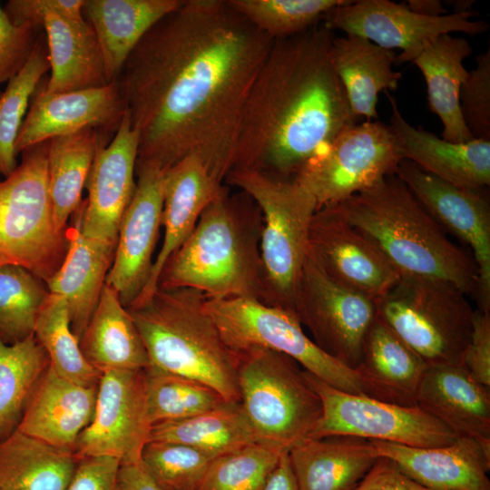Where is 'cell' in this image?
<instances>
[{
  "mask_svg": "<svg viewBox=\"0 0 490 490\" xmlns=\"http://www.w3.org/2000/svg\"><path fill=\"white\" fill-rule=\"evenodd\" d=\"M87 361L102 374L149 367L148 354L137 327L116 292L105 283L97 306L80 339Z\"/></svg>",
  "mask_w": 490,
  "mask_h": 490,
  "instance_id": "d6a6232c",
  "label": "cell"
},
{
  "mask_svg": "<svg viewBox=\"0 0 490 490\" xmlns=\"http://www.w3.org/2000/svg\"><path fill=\"white\" fill-rule=\"evenodd\" d=\"M43 29L51 70L50 77L44 79L47 92H74L109 83L100 45L85 20L49 12Z\"/></svg>",
  "mask_w": 490,
  "mask_h": 490,
  "instance_id": "f546056e",
  "label": "cell"
},
{
  "mask_svg": "<svg viewBox=\"0 0 490 490\" xmlns=\"http://www.w3.org/2000/svg\"><path fill=\"white\" fill-rule=\"evenodd\" d=\"M145 377L147 409L152 426L188 418L228 402L203 383L151 366L145 368Z\"/></svg>",
  "mask_w": 490,
  "mask_h": 490,
  "instance_id": "ab89813d",
  "label": "cell"
},
{
  "mask_svg": "<svg viewBox=\"0 0 490 490\" xmlns=\"http://www.w3.org/2000/svg\"><path fill=\"white\" fill-rule=\"evenodd\" d=\"M225 181L243 191L261 215L260 257L270 305L294 313L296 296L309 250L317 203L294 180L252 170H232Z\"/></svg>",
  "mask_w": 490,
  "mask_h": 490,
  "instance_id": "8992f818",
  "label": "cell"
},
{
  "mask_svg": "<svg viewBox=\"0 0 490 490\" xmlns=\"http://www.w3.org/2000/svg\"><path fill=\"white\" fill-rule=\"evenodd\" d=\"M462 366L474 380L490 387V312L475 310L473 329Z\"/></svg>",
  "mask_w": 490,
  "mask_h": 490,
  "instance_id": "c3c4849f",
  "label": "cell"
},
{
  "mask_svg": "<svg viewBox=\"0 0 490 490\" xmlns=\"http://www.w3.org/2000/svg\"><path fill=\"white\" fill-rule=\"evenodd\" d=\"M50 70L44 30L23 69L8 81L0 96V174L11 175L18 166L15 142L36 87Z\"/></svg>",
  "mask_w": 490,
  "mask_h": 490,
  "instance_id": "f35d334b",
  "label": "cell"
},
{
  "mask_svg": "<svg viewBox=\"0 0 490 490\" xmlns=\"http://www.w3.org/2000/svg\"><path fill=\"white\" fill-rule=\"evenodd\" d=\"M336 205L400 276L446 281L475 299L474 260L450 241L395 174Z\"/></svg>",
  "mask_w": 490,
  "mask_h": 490,
  "instance_id": "277c9868",
  "label": "cell"
},
{
  "mask_svg": "<svg viewBox=\"0 0 490 490\" xmlns=\"http://www.w3.org/2000/svg\"><path fill=\"white\" fill-rule=\"evenodd\" d=\"M395 175L443 230L470 247L477 270V309L490 312V205L484 190L457 187L407 160L399 162Z\"/></svg>",
  "mask_w": 490,
  "mask_h": 490,
  "instance_id": "2e32d148",
  "label": "cell"
},
{
  "mask_svg": "<svg viewBox=\"0 0 490 490\" xmlns=\"http://www.w3.org/2000/svg\"><path fill=\"white\" fill-rule=\"evenodd\" d=\"M97 387L71 382L48 367L31 393L16 429L74 452L78 436L93 417Z\"/></svg>",
  "mask_w": 490,
  "mask_h": 490,
  "instance_id": "cb8c5ba5",
  "label": "cell"
},
{
  "mask_svg": "<svg viewBox=\"0 0 490 490\" xmlns=\"http://www.w3.org/2000/svg\"><path fill=\"white\" fill-rule=\"evenodd\" d=\"M376 306L377 318L426 365H462L475 310L458 288L440 279L400 276Z\"/></svg>",
  "mask_w": 490,
  "mask_h": 490,
  "instance_id": "9c48e42d",
  "label": "cell"
},
{
  "mask_svg": "<svg viewBox=\"0 0 490 490\" xmlns=\"http://www.w3.org/2000/svg\"><path fill=\"white\" fill-rule=\"evenodd\" d=\"M152 424L146 401L145 368L101 375L93 417L77 438V459L109 456L121 465L141 461Z\"/></svg>",
  "mask_w": 490,
  "mask_h": 490,
  "instance_id": "9a60e30c",
  "label": "cell"
},
{
  "mask_svg": "<svg viewBox=\"0 0 490 490\" xmlns=\"http://www.w3.org/2000/svg\"><path fill=\"white\" fill-rule=\"evenodd\" d=\"M135 172L136 189L121 220L113 260L105 281L116 290L127 309L148 282L163 209L164 171L136 165Z\"/></svg>",
  "mask_w": 490,
  "mask_h": 490,
  "instance_id": "e0dca14e",
  "label": "cell"
},
{
  "mask_svg": "<svg viewBox=\"0 0 490 490\" xmlns=\"http://www.w3.org/2000/svg\"><path fill=\"white\" fill-rule=\"evenodd\" d=\"M259 212L250 196L230 195L227 187L168 260L158 289H191L207 299L252 298L270 305L260 250L261 227L249 223Z\"/></svg>",
  "mask_w": 490,
  "mask_h": 490,
  "instance_id": "3957f363",
  "label": "cell"
},
{
  "mask_svg": "<svg viewBox=\"0 0 490 490\" xmlns=\"http://www.w3.org/2000/svg\"><path fill=\"white\" fill-rule=\"evenodd\" d=\"M309 245L331 277L375 301L400 278L377 247L344 218L337 205L315 212Z\"/></svg>",
  "mask_w": 490,
  "mask_h": 490,
  "instance_id": "d6986e66",
  "label": "cell"
},
{
  "mask_svg": "<svg viewBox=\"0 0 490 490\" xmlns=\"http://www.w3.org/2000/svg\"><path fill=\"white\" fill-rule=\"evenodd\" d=\"M475 15L468 10L426 16L413 12L407 5L388 0H346L328 11L321 24L332 32L340 30L358 35L385 49H400L396 62L402 64L413 62L430 42L442 34L485 33L488 24L471 20Z\"/></svg>",
  "mask_w": 490,
  "mask_h": 490,
  "instance_id": "5bb4252c",
  "label": "cell"
},
{
  "mask_svg": "<svg viewBox=\"0 0 490 490\" xmlns=\"http://www.w3.org/2000/svg\"><path fill=\"white\" fill-rule=\"evenodd\" d=\"M426 363L379 318L368 328L355 369L366 396L399 406H416Z\"/></svg>",
  "mask_w": 490,
  "mask_h": 490,
  "instance_id": "4316f807",
  "label": "cell"
},
{
  "mask_svg": "<svg viewBox=\"0 0 490 490\" xmlns=\"http://www.w3.org/2000/svg\"><path fill=\"white\" fill-rule=\"evenodd\" d=\"M78 459L15 429L0 440V490H66Z\"/></svg>",
  "mask_w": 490,
  "mask_h": 490,
  "instance_id": "e575fe53",
  "label": "cell"
},
{
  "mask_svg": "<svg viewBox=\"0 0 490 490\" xmlns=\"http://www.w3.org/2000/svg\"><path fill=\"white\" fill-rule=\"evenodd\" d=\"M329 57L353 114L367 121L377 119L379 93L396 90L401 79L393 68L395 52L358 35H334Z\"/></svg>",
  "mask_w": 490,
  "mask_h": 490,
  "instance_id": "4dcf8cb0",
  "label": "cell"
},
{
  "mask_svg": "<svg viewBox=\"0 0 490 490\" xmlns=\"http://www.w3.org/2000/svg\"><path fill=\"white\" fill-rule=\"evenodd\" d=\"M318 395L322 413L308 438L350 436L416 447H437L457 436L417 406H399L338 390L304 369Z\"/></svg>",
  "mask_w": 490,
  "mask_h": 490,
  "instance_id": "8fae6325",
  "label": "cell"
},
{
  "mask_svg": "<svg viewBox=\"0 0 490 490\" xmlns=\"http://www.w3.org/2000/svg\"><path fill=\"white\" fill-rule=\"evenodd\" d=\"M120 466L109 456L80 458L66 490H117Z\"/></svg>",
  "mask_w": 490,
  "mask_h": 490,
  "instance_id": "681fc988",
  "label": "cell"
},
{
  "mask_svg": "<svg viewBox=\"0 0 490 490\" xmlns=\"http://www.w3.org/2000/svg\"><path fill=\"white\" fill-rule=\"evenodd\" d=\"M117 490H162L145 469L142 460L120 466Z\"/></svg>",
  "mask_w": 490,
  "mask_h": 490,
  "instance_id": "816d5d0a",
  "label": "cell"
},
{
  "mask_svg": "<svg viewBox=\"0 0 490 490\" xmlns=\"http://www.w3.org/2000/svg\"><path fill=\"white\" fill-rule=\"evenodd\" d=\"M294 313L319 348L345 366L358 368L365 335L377 318L376 301L331 277L310 245Z\"/></svg>",
  "mask_w": 490,
  "mask_h": 490,
  "instance_id": "4fadbf2b",
  "label": "cell"
},
{
  "mask_svg": "<svg viewBox=\"0 0 490 490\" xmlns=\"http://www.w3.org/2000/svg\"><path fill=\"white\" fill-rule=\"evenodd\" d=\"M402 160L389 126L366 121L340 132L293 180L313 196L318 210L394 175Z\"/></svg>",
  "mask_w": 490,
  "mask_h": 490,
  "instance_id": "7c38bea8",
  "label": "cell"
},
{
  "mask_svg": "<svg viewBox=\"0 0 490 490\" xmlns=\"http://www.w3.org/2000/svg\"><path fill=\"white\" fill-rule=\"evenodd\" d=\"M419 407L457 436L490 448V389L462 365H427L416 395Z\"/></svg>",
  "mask_w": 490,
  "mask_h": 490,
  "instance_id": "d4e9b609",
  "label": "cell"
},
{
  "mask_svg": "<svg viewBox=\"0 0 490 490\" xmlns=\"http://www.w3.org/2000/svg\"><path fill=\"white\" fill-rule=\"evenodd\" d=\"M273 41L227 0H183L158 21L114 81L139 133L136 165L165 172L193 156L224 182Z\"/></svg>",
  "mask_w": 490,
  "mask_h": 490,
  "instance_id": "6da1fadb",
  "label": "cell"
},
{
  "mask_svg": "<svg viewBox=\"0 0 490 490\" xmlns=\"http://www.w3.org/2000/svg\"><path fill=\"white\" fill-rule=\"evenodd\" d=\"M204 307L235 353L252 348L270 349L338 390L366 396L358 373L319 348L292 311L252 298L206 299Z\"/></svg>",
  "mask_w": 490,
  "mask_h": 490,
  "instance_id": "30bf717a",
  "label": "cell"
},
{
  "mask_svg": "<svg viewBox=\"0 0 490 490\" xmlns=\"http://www.w3.org/2000/svg\"><path fill=\"white\" fill-rule=\"evenodd\" d=\"M226 188L197 157L183 158L164 172L163 240L148 282L131 307L144 303L155 293L168 260L191 235L205 208Z\"/></svg>",
  "mask_w": 490,
  "mask_h": 490,
  "instance_id": "44dd1931",
  "label": "cell"
},
{
  "mask_svg": "<svg viewBox=\"0 0 490 490\" xmlns=\"http://www.w3.org/2000/svg\"><path fill=\"white\" fill-rule=\"evenodd\" d=\"M354 490H430L416 483L390 459L379 456Z\"/></svg>",
  "mask_w": 490,
  "mask_h": 490,
  "instance_id": "f907efd6",
  "label": "cell"
},
{
  "mask_svg": "<svg viewBox=\"0 0 490 490\" xmlns=\"http://www.w3.org/2000/svg\"><path fill=\"white\" fill-rule=\"evenodd\" d=\"M183 0H84L83 14L100 45L108 83L114 82L144 34Z\"/></svg>",
  "mask_w": 490,
  "mask_h": 490,
  "instance_id": "f1b7e54d",
  "label": "cell"
},
{
  "mask_svg": "<svg viewBox=\"0 0 490 490\" xmlns=\"http://www.w3.org/2000/svg\"><path fill=\"white\" fill-rule=\"evenodd\" d=\"M112 138L88 127L48 141V189L58 230L68 229L70 218L83 201V190L96 152Z\"/></svg>",
  "mask_w": 490,
  "mask_h": 490,
  "instance_id": "836d02e7",
  "label": "cell"
},
{
  "mask_svg": "<svg viewBox=\"0 0 490 490\" xmlns=\"http://www.w3.org/2000/svg\"><path fill=\"white\" fill-rule=\"evenodd\" d=\"M333 36L319 24L273 41L243 110L231 171L293 180L357 123L329 57Z\"/></svg>",
  "mask_w": 490,
  "mask_h": 490,
  "instance_id": "7a4b0ae2",
  "label": "cell"
},
{
  "mask_svg": "<svg viewBox=\"0 0 490 490\" xmlns=\"http://www.w3.org/2000/svg\"><path fill=\"white\" fill-rule=\"evenodd\" d=\"M43 30L26 24L15 25L0 5V84L23 69Z\"/></svg>",
  "mask_w": 490,
  "mask_h": 490,
  "instance_id": "bcb514c9",
  "label": "cell"
},
{
  "mask_svg": "<svg viewBox=\"0 0 490 490\" xmlns=\"http://www.w3.org/2000/svg\"><path fill=\"white\" fill-rule=\"evenodd\" d=\"M407 5L413 12L426 16H439L446 12L438 0H410Z\"/></svg>",
  "mask_w": 490,
  "mask_h": 490,
  "instance_id": "db71d44e",
  "label": "cell"
},
{
  "mask_svg": "<svg viewBox=\"0 0 490 490\" xmlns=\"http://www.w3.org/2000/svg\"><path fill=\"white\" fill-rule=\"evenodd\" d=\"M475 60L460 88V108L474 139L490 141V48Z\"/></svg>",
  "mask_w": 490,
  "mask_h": 490,
  "instance_id": "f6af8a7d",
  "label": "cell"
},
{
  "mask_svg": "<svg viewBox=\"0 0 490 490\" xmlns=\"http://www.w3.org/2000/svg\"><path fill=\"white\" fill-rule=\"evenodd\" d=\"M149 441L188 445L214 458L258 443L240 402H226L188 418L154 424Z\"/></svg>",
  "mask_w": 490,
  "mask_h": 490,
  "instance_id": "d590c367",
  "label": "cell"
},
{
  "mask_svg": "<svg viewBox=\"0 0 490 490\" xmlns=\"http://www.w3.org/2000/svg\"><path fill=\"white\" fill-rule=\"evenodd\" d=\"M262 490H299L290 466L289 452H284L269 475Z\"/></svg>",
  "mask_w": 490,
  "mask_h": 490,
  "instance_id": "f5cc1de1",
  "label": "cell"
},
{
  "mask_svg": "<svg viewBox=\"0 0 490 490\" xmlns=\"http://www.w3.org/2000/svg\"><path fill=\"white\" fill-rule=\"evenodd\" d=\"M138 149L139 133L126 112L112 140L97 151L85 183L87 199L76 210L84 236L117 242L121 220L136 189Z\"/></svg>",
  "mask_w": 490,
  "mask_h": 490,
  "instance_id": "ac0fdd59",
  "label": "cell"
},
{
  "mask_svg": "<svg viewBox=\"0 0 490 490\" xmlns=\"http://www.w3.org/2000/svg\"><path fill=\"white\" fill-rule=\"evenodd\" d=\"M207 299L191 289H162L128 308L150 365L203 383L228 402H240L238 354L224 342L205 309Z\"/></svg>",
  "mask_w": 490,
  "mask_h": 490,
  "instance_id": "5b68a950",
  "label": "cell"
},
{
  "mask_svg": "<svg viewBox=\"0 0 490 490\" xmlns=\"http://www.w3.org/2000/svg\"><path fill=\"white\" fill-rule=\"evenodd\" d=\"M125 113L115 82L74 92L49 93L42 79L19 131L15 152L88 127L113 137Z\"/></svg>",
  "mask_w": 490,
  "mask_h": 490,
  "instance_id": "ffe728a7",
  "label": "cell"
},
{
  "mask_svg": "<svg viewBox=\"0 0 490 490\" xmlns=\"http://www.w3.org/2000/svg\"><path fill=\"white\" fill-rule=\"evenodd\" d=\"M84 0H9L3 7L15 25H30L43 29L45 15L56 12L75 21L85 20L83 14Z\"/></svg>",
  "mask_w": 490,
  "mask_h": 490,
  "instance_id": "7dc6e473",
  "label": "cell"
},
{
  "mask_svg": "<svg viewBox=\"0 0 490 490\" xmlns=\"http://www.w3.org/2000/svg\"><path fill=\"white\" fill-rule=\"evenodd\" d=\"M229 5L272 40L290 37L321 24L346 0H227Z\"/></svg>",
  "mask_w": 490,
  "mask_h": 490,
  "instance_id": "b9f144b4",
  "label": "cell"
},
{
  "mask_svg": "<svg viewBox=\"0 0 490 490\" xmlns=\"http://www.w3.org/2000/svg\"><path fill=\"white\" fill-rule=\"evenodd\" d=\"M370 441L378 456L390 459L430 490H490V448L475 438L457 436L450 445L437 447Z\"/></svg>",
  "mask_w": 490,
  "mask_h": 490,
  "instance_id": "7402d4cb",
  "label": "cell"
},
{
  "mask_svg": "<svg viewBox=\"0 0 490 490\" xmlns=\"http://www.w3.org/2000/svg\"><path fill=\"white\" fill-rule=\"evenodd\" d=\"M49 367L34 335L8 344L0 340V440L18 426L27 400Z\"/></svg>",
  "mask_w": 490,
  "mask_h": 490,
  "instance_id": "8d00e7d4",
  "label": "cell"
},
{
  "mask_svg": "<svg viewBox=\"0 0 490 490\" xmlns=\"http://www.w3.org/2000/svg\"><path fill=\"white\" fill-rule=\"evenodd\" d=\"M34 335L45 350L49 367L75 384L97 386L102 373L84 358L74 334L64 298L49 294L34 327Z\"/></svg>",
  "mask_w": 490,
  "mask_h": 490,
  "instance_id": "74e56055",
  "label": "cell"
},
{
  "mask_svg": "<svg viewBox=\"0 0 490 490\" xmlns=\"http://www.w3.org/2000/svg\"><path fill=\"white\" fill-rule=\"evenodd\" d=\"M214 457L188 445L149 441L142 463L162 490H198Z\"/></svg>",
  "mask_w": 490,
  "mask_h": 490,
  "instance_id": "ee69618b",
  "label": "cell"
},
{
  "mask_svg": "<svg viewBox=\"0 0 490 490\" xmlns=\"http://www.w3.org/2000/svg\"><path fill=\"white\" fill-rule=\"evenodd\" d=\"M237 354L240 403L257 442L289 452L319 419L318 395L289 357L260 348Z\"/></svg>",
  "mask_w": 490,
  "mask_h": 490,
  "instance_id": "ba28073f",
  "label": "cell"
},
{
  "mask_svg": "<svg viewBox=\"0 0 490 490\" xmlns=\"http://www.w3.org/2000/svg\"><path fill=\"white\" fill-rule=\"evenodd\" d=\"M472 53L465 38L446 34L430 42L412 62L425 78L429 109L439 117L442 139L447 142L474 140L459 102L460 88L468 74L463 61Z\"/></svg>",
  "mask_w": 490,
  "mask_h": 490,
  "instance_id": "1f68e13d",
  "label": "cell"
},
{
  "mask_svg": "<svg viewBox=\"0 0 490 490\" xmlns=\"http://www.w3.org/2000/svg\"><path fill=\"white\" fill-rule=\"evenodd\" d=\"M49 294L46 283L26 269L0 267V340L12 344L33 335Z\"/></svg>",
  "mask_w": 490,
  "mask_h": 490,
  "instance_id": "60d3db41",
  "label": "cell"
},
{
  "mask_svg": "<svg viewBox=\"0 0 490 490\" xmlns=\"http://www.w3.org/2000/svg\"><path fill=\"white\" fill-rule=\"evenodd\" d=\"M390 124L403 160L457 187L484 190L490 184V141L451 142L412 126L387 92Z\"/></svg>",
  "mask_w": 490,
  "mask_h": 490,
  "instance_id": "603a6c76",
  "label": "cell"
},
{
  "mask_svg": "<svg viewBox=\"0 0 490 490\" xmlns=\"http://www.w3.org/2000/svg\"><path fill=\"white\" fill-rule=\"evenodd\" d=\"M1 93H2L0 92V96H1Z\"/></svg>",
  "mask_w": 490,
  "mask_h": 490,
  "instance_id": "11a10c76",
  "label": "cell"
},
{
  "mask_svg": "<svg viewBox=\"0 0 490 490\" xmlns=\"http://www.w3.org/2000/svg\"><path fill=\"white\" fill-rule=\"evenodd\" d=\"M72 220L66 254L46 286L49 293L64 298L72 330L80 341L105 285L116 243L84 236L76 211Z\"/></svg>",
  "mask_w": 490,
  "mask_h": 490,
  "instance_id": "484cf974",
  "label": "cell"
},
{
  "mask_svg": "<svg viewBox=\"0 0 490 490\" xmlns=\"http://www.w3.org/2000/svg\"><path fill=\"white\" fill-rule=\"evenodd\" d=\"M287 451L252 443L215 457L198 490H262Z\"/></svg>",
  "mask_w": 490,
  "mask_h": 490,
  "instance_id": "7bdbcfd3",
  "label": "cell"
},
{
  "mask_svg": "<svg viewBox=\"0 0 490 490\" xmlns=\"http://www.w3.org/2000/svg\"><path fill=\"white\" fill-rule=\"evenodd\" d=\"M47 149L48 141L21 152L15 172L0 181V267H23L45 283L69 244L68 229L58 230L54 220Z\"/></svg>",
  "mask_w": 490,
  "mask_h": 490,
  "instance_id": "52a82bcc",
  "label": "cell"
},
{
  "mask_svg": "<svg viewBox=\"0 0 490 490\" xmlns=\"http://www.w3.org/2000/svg\"><path fill=\"white\" fill-rule=\"evenodd\" d=\"M379 456L350 436L307 438L289 451L299 490H354Z\"/></svg>",
  "mask_w": 490,
  "mask_h": 490,
  "instance_id": "83f0119b",
  "label": "cell"
}]
</instances>
